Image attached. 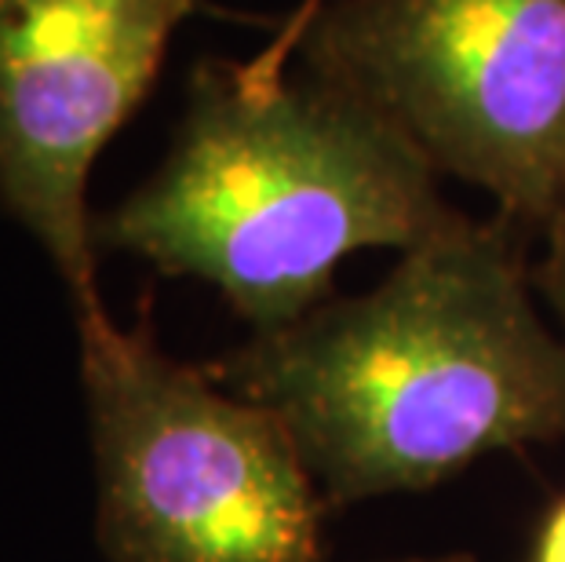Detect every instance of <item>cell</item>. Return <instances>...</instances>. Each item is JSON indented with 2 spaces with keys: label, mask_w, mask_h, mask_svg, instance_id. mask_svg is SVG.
<instances>
[{
  "label": "cell",
  "mask_w": 565,
  "mask_h": 562,
  "mask_svg": "<svg viewBox=\"0 0 565 562\" xmlns=\"http://www.w3.org/2000/svg\"><path fill=\"white\" fill-rule=\"evenodd\" d=\"M511 220L456 216L369 293L252 340L215 380L267 405L340 505L419 494L565 435V340Z\"/></svg>",
  "instance_id": "1"
},
{
  "label": "cell",
  "mask_w": 565,
  "mask_h": 562,
  "mask_svg": "<svg viewBox=\"0 0 565 562\" xmlns=\"http://www.w3.org/2000/svg\"><path fill=\"white\" fill-rule=\"evenodd\" d=\"M456 216L424 153L358 95L248 59L194 70L164 161L95 242L209 282L274 332L329 300L343 259L408 253Z\"/></svg>",
  "instance_id": "2"
},
{
  "label": "cell",
  "mask_w": 565,
  "mask_h": 562,
  "mask_svg": "<svg viewBox=\"0 0 565 562\" xmlns=\"http://www.w3.org/2000/svg\"><path fill=\"white\" fill-rule=\"evenodd\" d=\"M106 562H321V497L267 405L147 329L77 321Z\"/></svg>",
  "instance_id": "3"
},
{
  "label": "cell",
  "mask_w": 565,
  "mask_h": 562,
  "mask_svg": "<svg viewBox=\"0 0 565 562\" xmlns=\"http://www.w3.org/2000/svg\"><path fill=\"white\" fill-rule=\"evenodd\" d=\"M292 59L514 226L565 216V0H332Z\"/></svg>",
  "instance_id": "4"
},
{
  "label": "cell",
  "mask_w": 565,
  "mask_h": 562,
  "mask_svg": "<svg viewBox=\"0 0 565 562\" xmlns=\"http://www.w3.org/2000/svg\"><path fill=\"white\" fill-rule=\"evenodd\" d=\"M204 0H0V209L99 315L88 176Z\"/></svg>",
  "instance_id": "5"
},
{
  "label": "cell",
  "mask_w": 565,
  "mask_h": 562,
  "mask_svg": "<svg viewBox=\"0 0 565 562\" xmlns=\"http://www.w3.org/2000/svg\"><path fill=\"white\" fill-rule=\"evenodd\" d=\"M536 289L544 293V300L551 304L558 318V332L565 340V216L544 226V259L533 271Z\"/></svg>",
  "instance_id": "6"
},
{
  "label": "cell",
  "mask_w": 565,
  "mask_h": 562,
  "mask_svg": "<svg viewBox=\"0 0 565 562\" xmlns=\"http://www.w3.org/2000/svg\"><path fill=\"white\" fill-rule=\"evenodd\" d=\"M324 4H332V0H299V8L285 19V26H281L278 33H274V41L256 55V63H259L263 70H274V74H285L288 63H292V55H296L299 33H303V30L310 26V19H315Z\"/></svg>",
  "instance_id": "7"
},
{
  "label": "cell",
  "mask_w": 565,
  "mask_h": 562,
  "mask_svg": "<svg viewBox=\"0 0 565 562\" xmlns=\"http://www.w3.org/2000/svg\"><path fill=\"white\" fill-rule=\"evenodd\" d=\"M533 562H565V500H558V508L540 526Z\"/></svg>",
  "instance_id": "8"
}]
</instances>
